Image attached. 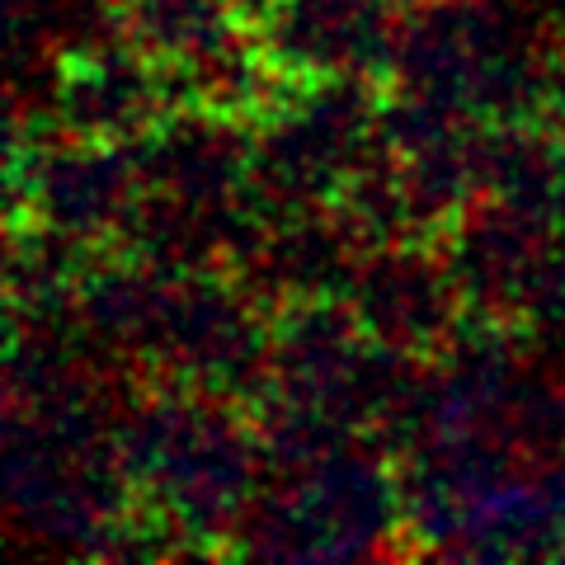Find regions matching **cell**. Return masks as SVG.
I'll return each instance as SVG.
<instances>
[{
    "label": "cell",
    "instance_id": "6da1fadb",
    "mask_svg": "<svg viewBox=\"0 0 565 565\" xmlns=\"http://www.w3.org/2000/svg\"><path fill=\"white\" fill-rule=\"evenodd\" d=\"M217 20V0H147V24L161 43L189 52Z\"/></svg>",
    "mask_w": 565,
    "mask_h": 565
}]
</instances>
